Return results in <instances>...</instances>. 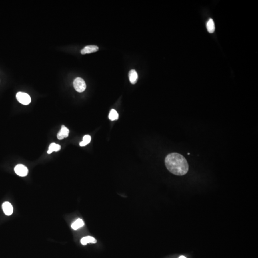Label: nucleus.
<instances>
[{"instance_id":"20e7f679","label":"nucleus","mask_w":258,"mask_h":258,"mask_svg":"<svg viewBox=\"0 0 258 258\" xmlns=\"http://www.w3.org/2000/svg\"><path fill=\"white\" fill-rule=\"evenodd\" d=\"M15 173L20 177H25L28 173L27 168L24 165L21 164L17 165L15 167Z\"/></svg>"},{"instance_id":"ddd939ff","label":"nucleus","mask_w":258,"mask_h":258,"mask_svg":"<svg viewBox=\"0 0 258 258\" xmlns=\"http://www.w3.org/2000/svg\"><path fill=\"white\" fill-rule=\"evenodd\" d=\"M109 118L112 121L118 120L119 118V114L117 111L115 109H111L109 112Z\"/></svg>"},{"instance_id":"4468645a","label":"nucleus","mask_w":258,"mask_h":258,"mask_svg":"<svg viewBox=\"0 0 258 258\" xmlns=\"http://www.w3.org/2000/svg\"><path fill=\"white\" fill-rule=\"evenodd\" d=\"M91 136L89 135H86L83 138V141L79 143L80 146H86L90 143L91 141Z\"/></svg>"},{"instance_id":"9b49d317","label":"nucleus","mask_w":258,"mask_h":258,"mask_svg":"<svg viewBox=\"0 0 258 258\" xmlns=\"http://www.w3.org/2000/svg\"><path fill=\"white\" fill-rule=\"evenodd\" d=\"M61 149V146L60 145L56 144L55 143H52L49 147L47 153L50 154L53 152H57Z\"/></svg>"},{"instance_id":"1a4fd4ad","label":"nucleus","mask_w":258,"mask_h":258,"mask_svg":"<svg viewBox=\"0 0 258 258\" xmlns=\"http://www.w3.org/2000/svg\"><path fill=\"white\" fill-rule=\"evenodd\" d=\"M81 243L83 245H86L89 243H96L97 242L96 239L93 237L87 236L82 238L80 241Z\"/></svg>"},{"instance_id":"2eb2a0df","label":"nucleus","mask_w":258,"mask_h":258,"mask_svg":"<svg viewBox=\"0 0 258 258\" xmlns=\"http://www.w3.org/2000/svg\"><path fill=\"white\" fill-rule=\"evenodd\" d=\"M179 258H187L185 257L184 256H180L179 257Z\"/></svg>"},{"instance_id":"f257e3e1","label":"nucleus","mask_w":258,"mask_h":258,"mask_svg":"<svg viewBox=\"0 0 258 258\" xmlns=\"http://www.w3.org/2000/svg\"><path fill=\"white\" fill-rule=\"evenodd\" d=\"M165 165L169 172L177 175H184L188 172L189 165L182 155L177 153L168 155L165 159Z\"/></svg>"},{"instance_id":"f8f14e48","label":"nucleus","mask_w":258,"mask_h":258,"mask_svg":"<svg viewBox=\"0 0 258 258\" xmlns=\"http://www.w3.org/2000/svg\"><path fill=\"white\" fill-rule=\"evenodd\" d=\"M84 225V223L81 219H77L72 224L71 227L74 230H77V229L82 227Z\"/></svg>"},{"instance_id":"39448f33","label":"nucleus","mask_w":258,"mask_h":258,"mask_svg":"<svg viewBox=\"0 0 258 258\" xmlns=\"http://www.w3.org/2000/svg\"><path fill=\"white\" fill-rule=\"evenodd\" d=\"M2 209L5 214L7 216H10L13 213V207L9 202H4L2 205Z\"/></svg>"},{"instance_id":"7ed1b4c3","label":"nucleus","mask_w":258,"mask_h":258,"mask_svg":"<svg viewBox=\"0 0 258 258\" xmlns=\"http://www.w3.org/2000/svg\"><path fill=\"white\" fill-rule=\"evenodd\" d=\"M16 99L20 103L25 105L29 104L31 101V97L29 95L24 92H18L16 94Z\"/></svg>"},{"instance_id":"6e6552de","label":"nucleus","mask_w":258,"mask_h":258,"mask_svg":"<svg viewBox=\"0 0 258 258\" xmlns=\"http://www.w3.org/2000/svg\"><path fill=\"white\" fill-rule=\"evenodd\" d=\"M129 77L130 79V82L131 84H134L137 82L138 78V76L137 74V72L134 69L130 70L129 73Z\"/></svg>"},{"instance_id":"f03ea898","label":"nucleus","mask_w":258,"mask_h":258,"mask_svg":"<svg viewBox=\"0 0 258 258\" xmlns=\"http://www.w3.org/2000/svg\"><path fill=\"white\" fill-rule=\"evenodd\" d=\"M73 85L75 89L77 92H83L86 89L85 82L83 79L80 77H77L75 79L73 82Z\"/></svg>"},{"instance_id":"0eeeda50","label":"nucleus","mask_w":258,"mask_h":258,"mask_svg":"<svg viewBox=\"0 0 258 258\" xmlns=\"http://www.w3.org/2000/svg\"><path fill=\"white\" fill-rule=\"evenodd\" d=\"M69 129L64 125H62L60 131L58 133L57 135V138L59 140H63V139L69 136Z\"/></svg>"},{"instance_id":"423d86ee","label":"nucleus","mask_w":258,"mask_h":258,"mask_svg":"<svg viewBox=\"0 0 258 258\" xmlns=\"http://www.w3.org/2000/svg\"><path fill=\"white\" fill-rule=\"evenodd\" d=\"M99 50V47L96 45H90L85 47L81 51V53L82 55L90 54L92 53L96 52Z\"/></svg>"},{"instance_id":"9d476101","label":"nucleus","mask_w":258,"mask_h":258,"mask_svg":"<svg viewBox=\"0 0 258 258\" xmlns=\"http://www.w3.org/2000/svg\"><path fill=\"white\" fill-rule=\"evenodd\" d=\"M207 31L209 33H213L214 32L215 30V25L213 19L210 18L209 19L207 23Z\"/></svg>"}]
</instances>
